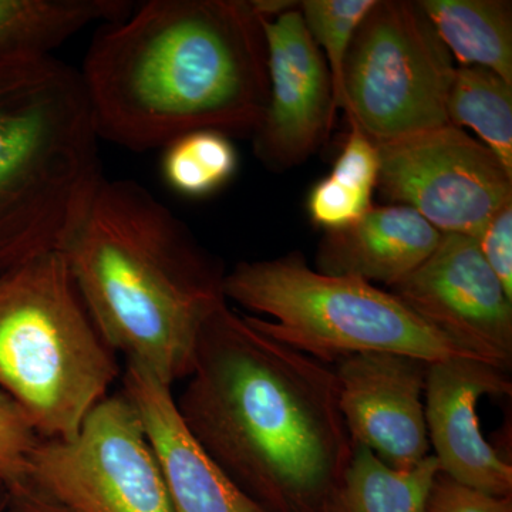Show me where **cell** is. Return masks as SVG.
Segmentation results:
<instances>
[{"mask_svg": "<svg viewBox=\"0 0 512 512\" xmlns=\"http://www.w3.org/2000/svg\"><path fill=\"white\" fill-rule=\"evenodd\" d=\"M224 293L227 301L271 318L248 316L256 328L325 365L359 353H396L427 363L483 360L392 292L349 276L322 274L299 252L239 262L225 274Z\"/></svg>", "mask_w": 512, "mask_h": 512, "instance_id": "8992f818", "label": "cell"}, {"mask_svg": "<svg viewBox=\"0 0 512 512\" xmlns=\"http://www.w3.org/2000/svg\"><path fill=\"white\" fill-rule=\"evenodd\" d=\"M377 147L383 197L413 208L441 234L476 238L512 201V175L490 148L453 124Z\"/></svg>", "mask_w": 512, "mask_h": 512, "instance_id": "9c48e42d", "label": "cell"}, {"mask_svg": "<svg viewBox=\"0 0 512 512\" xmlns=\"http://www.w3.org/2000/svg\"><path fill=\"white\" fill-rule=\"evenodd\" d=\"M454 70L417 2L376 0L346 59L343 111L376 144L446 126Z\"/></svg>", "mask_w": 512, "mask_h": 512, "instance_id": "52a82bcc", "label": "cell"}, {"mask_svg": "<svg viewBox=\"0 0 512 512\" xmlns=\"http://www.w3.org/2000/svg\"><path fill=\"white\" fill-rule=\"evenodd\" d=\"M474 239L485 262L512 299V201L495 212Z\"/></svg>", "mask_w": 512, "mask_h": 512, "instance_id": "484cf974", "label": "cell"}, {"mask_svg": "<svg viewBox=\"0 0 512 512\" xmlns=\"http://www.w3.org/2000/svg\"><path fill=\"white\" fill-rule=\"evenodd\" d=\"M120 375L62 252L0 274V389L28 413L40 439H73Z\"/></svg>", "mask_w": 512, "mask_h": 512, "instance_id": "5b68a950", "label": "cell"}, {"mask_svg": "<svg viewBox=\"0 0 512 512\" xmlns=\"http://www.w3.org/2000/svg\"><path fill=\"white\" fill-rule=\"evenodd\" d=\"M437 473L440 466L433 454L410 470H396L369 448L355 444L323 512H423Z\"/></svg>", "mask_w": 512, "mask_h": 512, "instance_id": "ac0fdd59", "label": "cell"}, {"mask_svg": "<svg viewBox=\"0 0 512 512\" xmlns=\"http://www.w3.org/2000/svg\"><path fill=\"white\" fill-rule=\"evenodd\" d=\"M441 237L413 208L373 205L355 224L326 232L316 255V271L390 288L416 271Z\"/></svg>", "mask_w": 512, "mask_h": 512, "instance_id": "9a60e30c", "label": "cell"}, {"mask_svg": "<svg viewBox=\"0 0 512 512\" xmlns=\"http://www.w3.org/2000/svg\"><path fill=\"white\" fill-rule=\"evenodd\" d=\"M447 119L458 128H473L512 175V84L483 67H456Z\"/></svg>", "mask_w": 512, "mask_h": 512, "instance_id": "d6986e66", "label": "cell"}, {"mask_svg": "<svg viewBox=\"0 0 512 512\" xmlns=\"http://www.w3.org/2000/svg\"><path fill=\"white\" fill-rule=\"evenodd\" d=\"M268 55V104L254 133L255 156L275 171L303 163L335 121L332 77L301 10L261 18Z\"/></svg>", "mask_w": 512, "mask_h": 512, "instance_id": "8fae6325", "label": "cell"}, {"mask_svg": "<svg viewBox=\"0 0 512 512\" xmlns=\"http://www.w3.org/2000/svg\"><path fill=\"white\" fill-rule=\"evenodd\" d=\"M451 57L512 84V8L505 0L417 2Z\"/></svg>", "mask_w": 512, "mask_h": 512, "instance_id": "2e32d148", "label": "cell"}, {"mask_svg": "<svg viewBox=\"0 0 512 512\" xmlns=\"http://www.w3.org/2000/svg\"><path fill=\"white\" fill-rule=\"evenodd\" d=\"M349 121V136L333 165L330 177L353 190L373 195L380 171L379 147L355 121Z\"/></svg>", "mask_w": 512, "mask_h": 512, "instance_id": "cb8c5ba5", "label": "cell"}, {"mask_svg": "<svg viewBox=\"0 0 512 512\" xmlns=\"http://www.w3.org/2000/svg\"><path fill=\"white\" fill-rule=\"evenodd\" d=\"M423 512H512V495L497 497L437 473Z\"/></svg>", "mask_w": 512, "mask_h": 512, "instance_id": "d4e9b609", "label": "cell"}, {"mask_svg": "<svg viewBox=\"0 0 512 512\" xmlns=\"http://www.w3.org/2000/svg\"><path fill=\"white\" fill-rule=\"evenodd\" d=\"M164 148L161 165L165 183L185 197H207L237 173V150L220 131H192Z\"/></svg>", "mask_w": 512, "mask_h": 512, "instance_id": "ffe728a7", "label": "cell"}, {"mask_svg": "<svg viewBox=\"0 0 512 512\" xmlns=\"http://www.w3.org/2000/svg\"><path fill=\"white\" fill-rule=\"evenodd\" d=\"M3 512H70L62 505L47 498L46 495L37 493L36 490H30L28 493L13 498L6 503Z\"/></svg>", "mask_w": 512, "mask_h": 512, "instance_id": "4316f807", "label": "cell"}, {"mask_svg": "<svg viewBox=\"0 0 512 512\" xmlns=\"http://www.w3.org/2000/svg\"><path fill=\"white\" fill-rule=\"evenodd\" d=\"M121 392L137 410L156 451L174 512H269L191 436L175 406L173 387L144 367L126 363Z\"/></svg>", "mask_w": 512, "mask_h": 512, "instance_id": "5bb4252c", "label": "cell"}, {"mask_svg": "<svg viewBox=\"0 0 512 512\" xmlns=\"http://www.w3.org/2000/svg\"><path fill=\"white\" fill-rule=\"evenodd\" d=\"M503 369L471 357L431 362L424 386L427 436L441 473L485 494L512 495V466L481 433L478 400L505 397L512 382Z\"/></svg>", "mask_w": 512, "mask_h": 512, "instance_id": "4fadbf2b", "label": "cell"}, {"mask_svg": "<svg viewBox=\"0 0 512 512\" xmlns=\"http://www.w3.org/2000/svg\"><path fill=\"white\" fill-rule=\"evenodd\" d=\"M376 0H303L302 18L332 77L333 109L343 110V70L357 29Z\"/></svg>", "mask_w": 512, "mask_h": 512, "instance_id": "44dd1931", "label": "cell"}, {"mask_svg": "<svg viewBox=\"0 0 512 512\" xmlns=\"http://www.w3.org/2000/svg\"><path fill=\"white\" fill-rule=\"evenodd\" d=\"M40 440L28 413L0 389V484L8 500L32 487V456Z\"/></svg>", "mask_w": 512, "mask_h": 512, "instance_id": "7402d4cb", "label": "cell"}, {"mask_svg": "<svg viewBox=\"0 0 512 512\" xmlns=\"http://www.w3.org/2000/svg\"><path fill=\"white\" fill-rule=\"evenodd\" d=\"M429 363L396 353H359L336 363L339 409L353 446L410 470L430 456L424 386Z\"/></svg>", "mask_w": 512, "mask_h": 512, "instance_id": "7c38bea8", "label": "cell"}, {"mask_svg": "<svg viewBox=\"0 0 512 512\" xmlns=\"http://www.w3.org/2000/svg\"><path fill=\"white\" fill-rule=\"evenodd\" d=\"M70 512H174L156 451L123 392L107 396L69 440H40L32 487Z\"/></svg>", "mask_w": 512, "mask_h": 512, "instance_id": "ba28073f", "label": "cell"}, {"mask_svg": "<svg viewBox=\"0 0 512 512\" xmlns=\"http://www.w3.org/2000/svg\"><path fill=\"white\" fill-rule=\"evenodd\" d=\"M59 251L114 352L170 387L190 376L202 328L227 303L225 274L170 208L103 177Z\"/></svg>", "mask_w": 512, "mask_h": 512, "instance_id": "3957f363", "label": "cell"}, {"mask_svg": "<svg viewBox=\"0 0 512 512\" xmlns=\"http://www.w3.org/2000/svg\"><path fill=\"white\" fill-rule=\"evenodd\" d=\"M373 195L346 187L330 175L312 188L308 211L313 224L328 231L349 227L373 207Z\"/></svg>", "mask_w": 512, "mask_h": 512, "instance_id": "603a6c76", "label": "cell"}, {"mask_svg": "<svg viewBox=\"0 0 512 512\" xmlns=\"http://www.w3.org/2000/svg\"><path fill=\"white\" fill-rule=\"evenodd\" d=\"M175 399L192 437L269 512H323L352 458L335 370L221 306Z\"/></svg>", "mask_w": 512, "mask_h": 512, "instance_id": "6da1fadb", "label": "cell"}, {"mask_svg": "<svg viewBox=\"0 0 512 512\" xmlns=\"http://www.w3.org/2000/svg\"><path fill=\"white\" fill-rule=\"evenodd\" d=\"M389 291L461 348L510 372L512 299L476 239L443 234L433 254Z\"/></svg>", "mask_w": 512, "mask_h": 512, "instance_id": "30bf717a", "label": "cell"}, {"mask_svg": "<svg viewBox=\"0 0 512 512\" xmlns=\"http://www.w3.org/2000/svg\"><path fill=\"white\" fill-rule=\"evenodd\" d=\"M79 72L100 140L137 153L192 131L254 136L268 104L254 0H150L101 25Z\"/></svg>", "mask_w": 512, "mask_h": 512, "instance_id": "7a4b0ae2", "label": "cell"}, {"mask_svg": "<svg viewBox=\"0 0 512 512\" xmlns=\"http://www.w3.org/2000/svg\"><path fill=\"white\" fill-rule=\"evenodd\" d=\"M131 9L124 0H0V56L52 55L87 26L116 22Z\"/></svg>", "mask_w": 512, "mask_h": 512, "instance_id": "e0dca14e", "label": "cell"}, {"mask_svg": "<svg viewBox=\"0 0 512 512\" xmlns=\"http://www.w3.org/2000/svg\"><path fill=\"white\" fill-rule=\"evenodd\" d=\"M99 140L79 70L0 56V274L62 248L103 180Z\"/></svg>", "mask_w": 512, "mask_h": 512, "instance_id": "277c9868", "label": "cell"}, {"mask_svg": "<svg viewBox=\"0 0 512 512\" xmlns=\"http://www.w3.org/2000/svg\"><path fill=\"white\" fill-rule=\"evenodd\" d=\"M6 503H8V495H6L3 485L0 484V512L5 511Z\"/></svg>", "mask_w": 512, "mask_h": 512, "instance_id": "83f0119b", "label": "cell"}]
</instances>
